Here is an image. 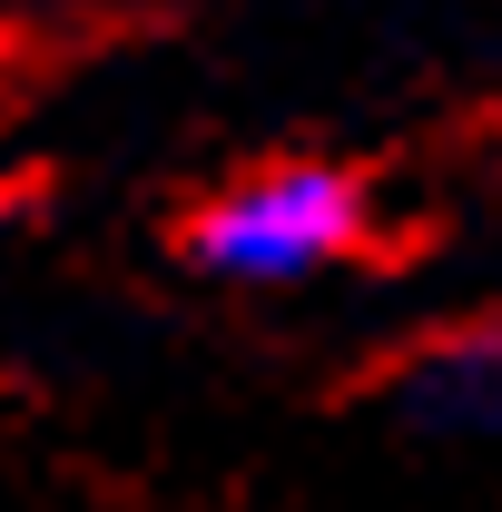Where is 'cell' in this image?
I'll return each instance as SVG.
<instances>
[{
    "label": "cell",
    "instance_id": "6da1fadb",
    "mask_svg": "<svg viewBox=\"0 0 502 512\" xmlns=\"http://www.w3.org/2000/svg\"><path fill=\"white\" fill-rule=\"evenodd\" d=\"M375 247V188L345 158H266L237 168L227 188H207L178 227L207 286H247V296H286V286H325Z\"/></svg>",
    "mask_w": 502,
    "mask_h": 512
},
{
    "label": "cell",
    "instance_id": "7a4b0ae2",
    "mask_svg": "<svg viewBox=\"0 0 502 512\" xmlns=\"http://www.w3.org/2000/svg\"><path fill=\"white\" fill-rule=\"evenodd\" d=\"M384 414L424 444H502V316H463L404 345L384 375Z\"/></svg>",
    "mask_w": 502,
    "mask_h": 512
}]
</instances>
